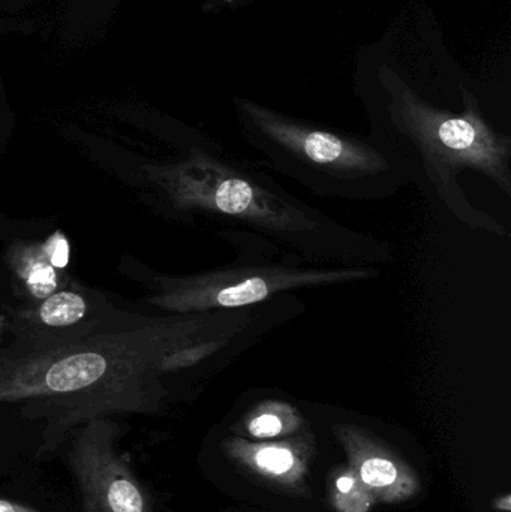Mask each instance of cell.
<instances>
[{"instance_id": "cell-2", "label": "cell", "mask_w": 511, "mask_h": 512, "mask_svg": "<svg viewBox=\"0 0 511 512\" xmlns=\"http://www.w3.org/2000/svg\"><path fill=\"white\" fill-rule=\"evenodd\" d=\"M144 171L168 212L182 221L209 224L219 237L254 234L327 264L381 267L395 261L392 243L303 203L260 165L216 144H191L173 161L147 165Z\"/></svg>"}, {"instance_id": "cell-10", "label": "cell", "mask_w": 511, "mask_h": 512, "mask_svg": "<svg viewBox=\"0 0 511 512\" xmlns=\"http://www.w3.org/2000/svg\"><path fill=\"white\" fill-rule=\"evenodd\" d=\"M257 463L261 468L273 472V474H284V472L290 471L294 460L288 450H282V448H266V450L258 453Z\"/></svg>"}, {"instance_id": "cell-7", "label": "cell", "mask_w": 511, "mask_h": 512, "mask_svg": "<svg viewBox=\"0 0 511 512\" xmlns=\"http://www.w3.org/2000/svg\"><path fill=\"white\" fill-rule=\"evenodd\" d=\"M75 430L68 459L83 512H149L140 484L114 448L120 427L105 417Z\"/></svg>"}, {"instance_id": "cell-8", "label": "cell", "mask_w": 511, "mask_h": 512, "mask_svg": "<svg viewBox=\"0 0 511 512\" xmlns=\"http://www.w3.org/2000/svg\"><path fill=\"white\" fill-rule=\"evenodd\" d=\"M69 243L60 233L44 243H15L8 251V264L29 301L44 300L71 285L66 276Z\"/></svg>"}, {"instance_id": "cell-11", "label": "cell", "mask_w": 511, "mask_h": 512, "mask_svg": "<svg viewBox=\"0 0 511 512\" xmlns=\"http://www.w3.org/2000/svg\"><path fill=\"white\" fill-rule=\"evenodd\" d=\"M248 430L255 438H273L284 430V423L279 415L273 414V412H263V414L255 415L249 421Z\"/></svg>"}, {"instance_id": "cell-4", "label": "cell", "mask_w": 511, "mask_h": 512, "mask_svg": "<svg viewBox=\"0 0 511 512\" xmlns=\"http://www.w3.org/2000/svg\"><path fill=\"white\" fill-rule=\"evenodd\" d=\"M234 105L246 143L317 197L369 203L396 197L410 185L372 137L324 128L249 99Z\"/></svg>"}, {"instance_id": "cell-14", "label": "cell", "mask_w": 511, "mask_h": 512, "mask_svg": "<svg viewBox=\"0 0 511 512\" xmlns=\"http://www.w3.org/2000/svg\"><path fill=\"white\" fill-rule=\"evenodd\" d=\"M6 330H8V322H6V316L0 315V342H2V337Z\"/></svg>"}, {"instance_id": "cell-6", "label": "cell", "mask_w": 511, "mask_h": 512, "mask_svg": "<svg viewBox=\"0 0 511 512\" xmlns=\"http://www.w3.org/2000/svg\"><path fill=\"white\" fill-rule=\"evenodd\" d=\"M14 343L26 348H48L83 339L134 318L113 306L104 294L72 282L39 301L6 309Z\"/></svg>"}, {"instance_id": "cell-15", "label": "cell", "mask_w": 511, "mask_h": 512, "mask_svg": "<svg viewBox=\"0 0 511 512\" xmlns=\"http://www.w3.org/2000/svg\"><path fill=\"white\" fill-rule=\"evenodd\" d=\"M500 504H498V507L503 508L504 511H510V496H506V498L503 499V501H498Z\"/></svg>"}, {"instance_id": "cell-9", "label": "cell", "mask_w": 511, "mask_h": 512, "mask_svg": "<svg viewBox=\"0 0 511 512\" xmlns=\"http://www.w3.org/2000/svg\"><path fill=\"white\" fill-rule=\"evenodd\" d=\"M395 465L390 463L389 460L374 459L366 460L362 466V478L366 484L372 487H386L396 480Z\"/></svg>"}, {"instance_id": "cell-12", "label": "cell", "mask_w": 511, "mask_h": 512, "mask_svg": "<svg viewBox=\"0 0 511 512\" xmlns=\"http://www.w3.org/2000/svg\"><path fill=\"white\" fill-rule=\"evenodd\" d=\"M0 512H39L35 508L27 507V505L17 504V502L6 501L0 499Z\"/></svg>"}, {"instance_id": "cell-5", "label": "cell", "mask_w": 511, "mask_h": 512, "mask_svg": "<svg viewBox=\"0 0 511 512\" xmlns=\"http://www.w3.org/2000/svg\"><path fill=\"white\" fill-rule=\"evenodd\" d=\"M221 239L237 249V259L200 273L155 274L149 280L147 303L173 315L240 310L303 289L333 288L381 277L380 267L311 261L254 234H225Z\"/></svg>"}, {"instance_id": "cell-1", "label": "cell", "mask_w": 511, "mask_h": 512, "mask_svg": "<svg viewBox=\"0 0 511 512\" xmlns=\"http://www.w3.org/2000/svg\"><path fill=\"white\" fill-rule=\"evenodd\" d=\"M290 321L284 301L240 310L135 315L83 339L48 348L0 349V403L45 421L39 454L72 430L113 414H158L165 376L215 369Z\"/></svg>"}, {"instance_id": "cell-3", "label": "cell", "mask_w": 511, "mask_h": 512, "mask_svg": "<svg viewBox=\"0 0 511 512\" xmlns=\"http://www.w3.org/2000/svg\"><path fill=\"white\" fill-rule=\"evenodd\" d=\"M387 92L372 138L395 159L408 183L432 209L471 233L510 237L495 216L471 203L461 182L464 174L483 177L510 200V135L486 119L468 90L461 111L437 107L402 83Z\"/></svg>"}, {"instance_id": "cell-13", "label": "cell", "mask_w": 511, "mask_h": 512, "mask_svg": "<svg viewBox=\"0 0 511 512\" xmlns=\"http://www.w3.org/2000/svg\"><path fill=\"white\" fill-rule=\"evenodd\" d=\"M336 486H338V490L341 493H348L351 492V489L354 487V481L351 477H341L338 480V483H336Z\"/></svg>"}]
</instances>
